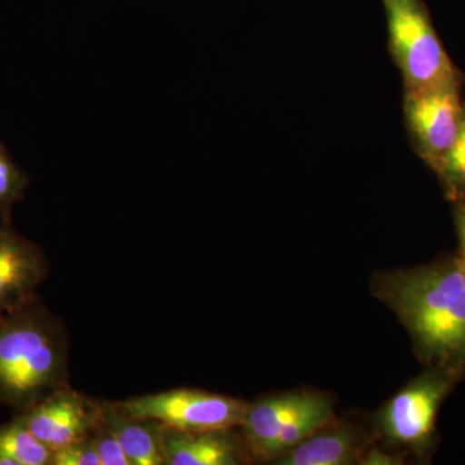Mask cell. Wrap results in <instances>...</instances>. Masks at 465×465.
<instances>
[{"mask_svg":"<svg viewBox=\"0 0 465 465\" xmlns=\"http://www.w3.org/2000/svg\"><path fill=\"white\" fill-rule=\"evenodd\" d=\"M371 292L405 327L424 367L465 379V277L457 256L376 272Z\"/></svg>","mask_w":465,"mask_h":465,"instance_id":"1","label":"cell"},{"mask_svg":"<svg viewBox=\"0 0 465 465\" xmlns=\"http://www.w3.org/2000/svg\"><path fill=\"white\" fill-rule=\"evenodd\" d=\"M69 384V338L41 300L0 317V407L21 414Z\"/></svg>","mask_w":465,"mask_h":465,"instance_id":"2","label":"cell"},{"mask_svg":"<svg viewBox=\"0 0 465 465\" xmlns=\"http://www.w3.org/2000/svg\"><path fill=\"white\" fill-rule=\"evenodd\" d=\"M461 379L449 370L424 367L376 412V440L394 454L427 459L437 445V418L440 406Z\"/></svg>","mask_w":465,"mask_h":465,"instance_id":"3","label":"cell"},{"mask_svg":"<svg viewBox=\"0 0 465 465\" xmlns=\"http://www.w3.org/2000/svg\"><path fill=\"white\" fill-rule=\"evenodd\" d=\"M333 418L335 401L330 394L281 391L250 403L240 432L252 460L273 463Z\"/></svg>","mask_w":465,"mask_h":465,"instance_id":"4","label":"cell"},{"mask_svg":"<svg viewBox=\"0 0 465 465\" xmlns=\"http://www.w3.org/2000/svg\"><path fill=\"white\" fill-rule=\"evenodd\" d=\"M388 45L403 88H421L463 76L443 47L423 0H382Z\"/></svg>","mask_w":465,"mask_h":465,"instance_id":"5","label":"cell"},{"mask_svg":"<svg viewBox=\"0 0 465 465\" xmlns=\"http://www.w3.org/2000/svg\"><path fill=\"white\" fill-rule=\"evenodd\" d=\"M122 414L155 420L180 432L237 430L249 402L201 390H173L113 402Z\"/></svg>","mask_w":465,"mask_h":465,"instance_id":"6","label":"cell"},{"mask_svg":"<svg viewBox=\"0 0 465 465\" xmlns=\"http://www.w3.org/2000/svg\"><path fill=\"white\" fill-rule=\"evenodd\" d=\"M464 75L421 88H403V118L418 157L432 167L457 140L465 112Z\"/></svg>","mask_w":465,"mask_h":465,"instance_id":"7","label":"cell"},{"mask_svg":"<svg viewBox=\"0 0 465 465\" xmlns=\"http://www.w3.org/2000/svg\"><path fill=\"white\" fill-rule=\"evenodd\" d=\"M18 416L43 445L54 451L94 433L103 416V402H94L69 384Z\"/></svg>","mask_w":465,"mask_h":465,"instance_id":"8","label":"cell"},{"mask_svg":"<svg viewBox=\"0 0 465 465\" xmlns=\"http://www.w3.org/2000/svg\"><path fill=\"white\" fill-rule=\"evenodd\" d=\"M50 273L45 251L0 223V317L38 300V289Z\"/></svg>","mask_w":465,"mask_h":465,"instance_id":"9","label":"cell"},{"mask_svg":"<svg viewBox=\"0 0 465 465\" xmlns=\"http://www.w3.org/2000/svg\"><path fill=\"white\" fill-rule=\"evenodd\" d=\"M374 432L369 433L360 424L333 418L322 428L278 458V465H353L375 445Z\"/></svg>","mask_w":465,"mask_h":465,"instance_id":"10","label":"cell"},{"mask_svg":"<svg viewBox=\"0 0 465 465\" xmlns=\"http://www.w3.org/2000/svg\"><path fill=\"white\" fill-rule=\"evenodd\" d=\"M166 465H241L251 463L249 449L234 430L180 432L167 428Z\"/></svg>","mask_w":465,"mask_h":465,"instance_id":"11","label":"cell"},{"mask_svg":"<svg viewBox=\"0 0 465 465\" xmlns=\"http://www.w3.org/2000/svg\"><path fill=\"white\" fill-rule=\"evenodd\" d=\"M103 418L124 448L131 465H166L167 427L122 414L113 402H103Z\"/></svg>","mask_w":465,"mask_h":465,"instance_id":"12","label":"cell"},{"mask_svg":"<svg viewBox=\"0 0 465 465\" xmlns=\"http://www.w3.org/2000/svg\"><path fill=\"white\" fill-rule=\"evenodd\" d=\"M52 451L17 416L0 424V465H51Z\"/></svg>","mask_w":465,"mask_h":465,"instance_id":"13","label":"cell"},{"mask_svg":"<svg viewBox=\"0 0 465 465\" xmlns=\"http://www.w3.org/2000/svg\"><path fill=\"white\" fill-rule=\"evenodd\" d=\"M436 173L446 200H465V112L460 130L451 148L430 167Z\"/></svg>","mask_w":465,"mask_h":465,"instance_id":"14","label":"cell"},{"mask_svg":"<svg viewBox=\"0 0 465 465\" xmlns=\"http://www.w3.org/2000/svg\"><path fill=\"white\" fill-rule=\"evenodd\" d=\"M30 177L15 163L5 146L0 143V223L12 225V211L24 200Z\"/></svg>","mask_w":465,"mask_h":465,"instance_id":"15","label":"cell"},{"mask_svg":"<svg viewBox=\"0 0 465 465\" xmlns=\"http://www.w3.org/2000/svg\"><path fill=\"white\" fill-rule=\"evenodd\" d=\"M51 465H100L92 434L52 451Z\"/></svg>","mask_w":465,"mask_h":465,"instance_id":"16","label":"cell"},{"mask_svg":"<svg viewBox=\"0 0 465 465\" xmlns=\"http://www.w3.org/2000/svg\"><path fill=\"white\" fill-rule=\"evenodd\" d=\"M92 437H94V448L99 455L100 465H131L124 448L115 434L106 425L103 416H101L100 423L94 428Z\"/></svg>","mask_w":465,"mask_h":465,"instance_id":"17","label":"cell"},{"mask_svg":"<svg viewBox=\"0 0 465 465\" xmlns=\"http://www.w3.org/2000/svg\"><path fill=\"white\" fill-rule=\"evenodd\" d=\"M454 223L459 241V253H465V200L455 202Z\"/></svg>","mask_w":465,"mask_h":465,"instance_id":"18","label":"cell"},{"mask_svg":"<svg viewBox=\"0 0 465 465\" xmlns=\"http://www.w3.org/2000/svg\"><path fill=\"white\" fill-rule=\"evenodd\" d=\"M457 259L459 266H460L461 272H463L465 277V253H458Z\"/></svg>","mask_w":465,"mask_h":465,"instance_id":"19","label":"cell"}]
</instances>
